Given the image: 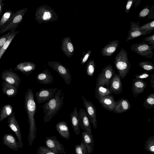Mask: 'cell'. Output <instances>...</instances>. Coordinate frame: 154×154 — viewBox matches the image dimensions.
Returning a JSON list of instances; mask_svg holds the SVG:
<instances>
[{
    "instance_id": "44",
    "label": "cell",
    "mask_w": 154,
    "mask_h": 154,
    "mask_svg": "<svg viewBox=\"0 0 154 154\" xmlns=\"http://www.w3.org/2000/svg\"><path fill=\"white\" fill-rule=\"evenodd\" d=\"M5 80L8 83L12 84L15 83V80L13 78L11 77H8L6 78Z\"/></svg>"
},
{
    "instance_id": "29",
    "label": "cell",
    "mask_w": 154,
    "mask_h": 154,
    "mask_svg": "<svg viewBox=\"0 0 154 154\" xmlns=\"http://www.w3.org/2000/svg\"><path fill=\"white\" fill-rule=\"evenodd\" d=\"M14 13L9 9L4 14L0 20V30L9 21Z\"/></svg>"
},
{
    "instance_id": "27",
    "label": "cell",
    "mask_w": 154,
    "mask_h": 154,
    "mask_svg": "<svg viewBox=\"0 0 154 154\" xmlns=\"http://www.w3.org/2000/svg\"><path fill=\"white\" fill-rule=\"evenodd\" d=\"M112 93L109 88L96 85L95 97L98 100L105 96L111 94Z\"/></svg>"
},
{
    "instance_id": "47",
    "label": "cell",
    "mask_w": 154,
    "mask_h": 154,
    "mask_svg": "<svg viewBox=\"0 0 154 154\" xmlns=\"http://www.w3.org/2000/svg\"><path fill=\"white\" fill-rule=\"evenodd\" d=\"M14 90L13 89L8 90L6 91V93L8 95H11L13 94L14 93Z\"/></svg>"
},
{
    "instance_id": "35",
    "label": "cell",
    "mask_w": 154,
    "mask_h": 154,
    "mask_svg": "<svg viewBox=\"0 0 154 154\" xmlns=\"http://www.w3.org/2000/svg\"><path fill=\"white\" fill-rule=\"evenodd\" d=\"M140 28L142 31L152 32L154 30V20L140 26Z\"/></svg>"
},
{
    "instance_id": "16",
    "label": "cell",
    "mask_w": 154,
    "mask_h": 154,
    "mask_svg": "<svg viewBox=\"0 0 154 154\" xmlns=\"http://www.w3.org/2000/svg\"><path fill=\"white\" fill-rule=\"evenodd\" d=\"M8 126L15 133L18 140L19 148L22 149L23 146L22 134L20 127L14 118H11L8 121Z\"/></svg>"
},
{
    "instance_id": "11",
    "label": "cell",
    "mask_w": 154,
    "mask_h": 154,
    "mask_svg": "<svg viewBox=\"0 0 154 154\" xmlns=\"http://www.w3.org/2000/svg\"><path fill=\"white\" fill-rule=\"evenodd\" d=\"M57 91V88H41L35 94L37 102L38 103H41L51 100Z\"/></svg>"
},
{
    "instance_id": "32",
    "label": "cell",
    "mask_w": 154,
    "mask_h": 154,
    "mask_svg": "<svg viewBox=\"0 0 154 154\" xmlns=\"http://www.w3.org/2000/svg\"><path fill=\"white\" fill-rule=\"evenodd\" d=\"M144 147L145 150L154 153V136L149 137L146 141Z\"/></svg>"
},
{
    "instance_id": "19",
    "label": "cell",
    "mask_w": 154,
    "mask_h": 154,
    "mask_svg": "<svg viewBox=\"0 0 154 154\" xmlns=\"http://www.w3.org/2000/svg\"><path fill=\"white\" fill-rule=\"evenodd\" d=\"M3 143L9 149L14 150H18L19 145L15 137L10 134H5L2 137Z\"/></svg>"
},
{
    "instance_id": "40",
    "label": "cell",
    "mask_w": 154,
    "mask_h": 154,
    "mask_svg": "<svg viewBox=\"0 0 154 154\" xmlns=\"http://www.w3.org/2000/svg\"><path fill=\"white\" fill-rule=\"evenodd\" d=\"M11 32L9 31L6 34L0 37V48L2 47L8 38Z\"/></svg>"
},
{
    "instance_id": "45",
    "label": "cell",
    "mask_w": 154,
    "mask_h": 154,
    "mask_svg": "<svg viewBox=\"0 0 154 154\" xmlns=\"http://www.w3.org/2000/svg\"><path fill=\"white\" fill-rule=\"evenodd\" d=\"M150 82L151 86L153 89H154V74H152L150 76Z\"/></svg>"
},
{
    "instance_id": "7",
    "label": "cell",
    "mask_w": 154,
    "mask_h": 154,
    "mask_svg": "<svg viewBox=\"0 0 154 154\" xmlns=\"http://www.w3.org/2000/svg\"><path fill=\"white\" fill-rule=\"evenodd\" d=\"M48 64L63 79L67 85L71 84V74L69 70L66 66L57 61H49Z\"/></svg>"
},
{
    "instance_id": "5",
    "label": "cell",
    "mask_w": 154,
    "mask_h": 154,
    "mask_svg": "<svg viewBox=\"0 0 154 154\" xmlns=\"http://www.w3.org/2000/svg\"><path fill=\"white\" fill-rule=\"evenodd\" d=\"M27 11V8H26L14 13L9 21L0 30V34L9 30L11 32L15 31L18 25L23 21V17Z\"/></svg>"
},
{
    "instance_id": "3",
    "label": "cell",
    "mask_w": 154,
    "mask_h": 154,
    "mask_svg": "<svg viewBox=\"0 0 154 154\" xmlns=\"http://www.w3.org/2000/svg\"><path fill=\"white\" fill-rule=\"evenodd\" d=\"M114 65L121 78H125L129 72L131 64L128 60V53L125 49L122 48L116 56Z\"/></svg>"
},
{
    "instance_id": "9",
    "label": "cell",
    "mask_w": 154,
    "mask_h": 154,
    "mask_svg": "<svg viewBox=\"0 0 154 154\" xmlns=\"http://www.w3.org/2000/svg\"><path fill=\"white\" fill-rule=\"evenodd\" d=\"M45 143L46 147L50 150L58 154H66L63 145L57 139L56 137H47Z\"/></svg>"
},
{
    "instance_id": "42",
    "label": "cell",
    "mask_w": 154,
    "mask_h": 154,
    "mask_svg": "<svg viewBox=\"0 0 154 154\" xmlns=\"http://www.w3.org/2000/svg\"><path fill=\"white\" fill-rule=\"evenodd\" d=\"M143 41L148 42L147 44L151 45L152 46L154 47V35L153 34L148 37L144 38L143 39Z\"/></svg>"
},
{
    "instance_id": "6",
    "label": "cell",
    "mask_w": 154,
    "mask_h": 154,
    "mask_svg": "<svg viewBox=\"0 0 154 154\" xmlns=\"http://www.w3.org/2000/svg\"><path fill=\"white\" fill-rule=\"evenodd\" d=\"M101 71L97 78L96 85L108 88L110 86V80L115 71L110 64L106 66Z\"/></svg>"
},
{
    "instance_id": "2",
    "label": "cell",
    "mask_w": 154,
    "mask_h": 154,
    "mask_svg": "<svg viewBox=\"0 0 154 154\" xmlns=\"http://www.w3.org/2000/svg\"><path fill=\"white\" fill-rule=\"evenodd\" d=\"M65 95L61 90H57L53 98L42 106L44 115L43 119L45 123L49 122L60 110L63 104Z\"/></svg>"
},
{
    "instance_id": "18",
    "label": "cell",
    "mask_w": 154,
    "mask_h": 154,
    "mask_svg": "<svg viewBox=\"0 0 154 154\" xmlns=\"http://www.w3.org/2000/svg\"><path fill=\"white\" fill-rule=\"evenodd\" d=\"M131 90L133 95L136 97L140 93H143L147 85V82L143 80L134 79L133 80Z\"/></svg>"
},
{
    "instance_id": "24",
    "label": "cell",
    "mask_w": 154,
    "mask_h": 154,
    "mask_svg": "<svg viewBox=\"0 0 154 154\" xmlns=\"http://www.w3.org/2000/svg\"><path fill=\"white\" fill-rule=\"evenodd\" d=\"M82 140L87 149L88 154L91 153L94 151V137L92 134L84 131L82 133Z\"/></svg>"
},
{
    "instance_id": "34",
    "label": "cell",
    "mask_w": 154,
    "mask_h": 154,
    "mask_svg": "<svg viewBox=\"0 0 154 154\" xmlns=\"http://www.w3.org/2000/svg\"><path fill=\"white\" fill-rule=\"evenodd\" d=\"M139 65L147 71L151 72L154 70V65L152 63L149 61H143L140 62Z\"/></svg>"
},
{
    "instance_id": "8",
    "label": "cell",
    "mask_w": 154,
    "mask_h": 154,
    "mask_svg": "<svg viewBox=\"0 0 154 154\" xmlns=\"http://www.w3.org/2000/svg\"><path fill=\"white\" fill-rule=\"evenodd\" d=\"M154 47L148 45L143 41L139 43L133 44L131 46V49L136 53L148 58H152L153 55L152 50Z\"/></svg>"
},
{
    "instance_id": "26",
    "label": "cell",
    "mask_w": 154,
    "mask_h": 154,
    "mask_svg": "<svg viewBox=\"0 0 154 154\" xmlns=\"http://www.w3.org/2000/svg\"><path fill=\"white\" fill-rule=\"evenodd\" d=\"M36 67V64L31 62H24L20 63L17 65L15 69L20 70L26 74H30Z\"/></svg>"
},
{
    "instance_id": "21",
    "label": "cell",
    "mask_w": 154,
    "mask_h": 154,
    "mask_svg": "<svg viewBox=\"0 0 154 154\" xmlns=\"http://www.w3.org/2000/svg\"><path fill=\"white\" fill-rule=\"evenodd\" d=\"M36 79L40 84L45 85L52 84L54 81L53 76L47 69L38 74Z\"/></svg>"
},
{
    "instance_id": "13",
    "label": "cell",
    "mask_w": 154,
    "mask_h": 154,
    "mask_svg": "<svg viewBox=\"0 0 154 154\" xmlns=\"http://www.w3.org/2000/svg\"><path fill=\"white\" fill-rule=\"evenodd\" d=\"M78 118L79 126L84 131L90 134L92 133L91 122L84 109L81 108L78 112Z\"/></svg>"
},
{
    "instance_id": "12",
    "label": "cell",
    "mask_w": 154,
    "mask_h": 154,
    "mask_svg": "<svg viewBox=\"0 0 154 154\" xmlns=\"http://www.w3.org/2000/svg\"><path fill=\"white\" fill-rule=\"evenodd\" d=\"M151 32H150L142 31L140 28V26L139 25L138 22L135 23L131 21L126 41H129L139 36L147 35Z\"/></svg>"
},
{
    "instance_id": "43",
    "label": "cell",
    "mask_w": 154,
    "mask_h": 154,
    "mask_svg": "<svg viewBox=\"0 0 154 154\" xmlns=\"http://www.w3.org/2000/svg\"><path fill=\"white\" fill-rule=\"evenodd\" d=\"M134 1L133 0H128L127 1L125 8V12L126 13H128L130 11Z\"/></svg>"
},
{
    "instance_id": "30",
    "label": "cell",
    "mask_w": 154,
    "mask_h": 154,
    "mask_svg": "<svg viewBox=\"0 0 154 154\" xmlns=\"http://www.w3.org/2000/svg\"><path fill=\"white\" fill-rule=\"evenodd\" d=\"M96 67L94 60L90 59L86 64L85 69L87 75L91 78L93 77Z\"/></svg>"
},
{
    "instance_id": "17",
    "label": "cell",
    "mask_w": 154,
    "mask_h": 154,
    "mask_svg": "<svg viewBox=\"0 0 154 154\" xmlns=\"http://www.w3.org/2000/svg\"><path fill=\"white\" fill-rule=\"evenodd\" d=\"M62 51L68 58L71 57L74 53V48L69 36L64 37L62 40Z\"/></svg>"
},
{
    "instance_id": "28",
    "label": "cell",
    "mask_w": 154,
    "mask_h": 154,
    "mask_svg": "<svg viewBox=\"0 0 154 154\" xmlns=\"http://www.w3.org/2000/svg\"><path fill=\"white\" fill-rule=\"evenodd\" d=\"M19 31H15L10 33V35L4 45L0 48V60L3 54L8 48L13 39L16 35L19 32Z\"/></svg>"
},
{
    "instance_id": "39",
    "label": "cell",
    "mask_w": 154,
    "mask_h": 154,
    "mask_svg": "<svg viewBox=\"0 0 154 154\" xmlns=\"http://www.w3.org/2000/svg\"><path fill=\"white\" fill-rule=\"evenodd\" d=\"M91 51L89 50L84 53V54L81 61V64L83 65L85 64L90 57Z\"/></svg>"
},
{
    "instance_id": "25",
    "label": "cell",
    "mask_w": 154,
    "mask_h": 154,
    "mask_svg": "<svg viewBox=\"0 0 154 154\" xmlns=\"http://www.w3.org/2000/svg\"><path fill=\"white\" fill-rule=\"evenodd\" d=\"M70 119L73 131L76 135L80 133L79 125L78 118V112L77 108L75 107L70 114Z\"/></svg>"
},
{
    "instance_id": "22",
    "label": "cell",
    "mask_w": 154,
    "mask_h": 154,
    "mask_svg": "<svg viewBox=\"0 0 154 154\" xmlns=\"http://www.w3.org/2000/svg\"><path fill=\"white\" fill-rule=\"evenodd\" d=\"M55 128L61 137L66 140H69L70 134L67 124L65 121L58 122L56 125Z\"/></svg>"
},
{
    "instance_id": "1",
    "label": "cell",
    "mask_w": 154,
    "mask_h": 154,
    "mask_svg": "<svg viewBox=\"0 0 154 154\" xmlns=\"http://www.w3.org/2000/svg\"><path fill=\"white\" fill-rule=\"evenodd\" d=\"M25 107L28 114L29 124V134L28 137L29 146H31L36 138L37 128L35 119L37 106L34 100L33 93L32 89H29L25 94Z\"/></svg>"
},
{
    "instance_id": "46",
    "label": "cell",
    "mask_w": 154,
    "mask_h": 154,
    "mask_svg": "<svg viewBox=\"0 0 154 154\" xmlns=\"http://www.w3.org/2000/svg\"><path fill=\"white\" fill-rule=\"evenodd\" d=\"M3 0H0V16L2 14L3 7L5 4L3 3Z\"/></svg>"
},
{
    "instance_id": "41",
    "label": "cell",
    "mask_w": 154,
    "mask_h": 154,
    "mask_svg": "<svg viewBox=\"0 0 154 154\" xmlns=\"http://www.w3.org/2000/svg\"><path fill=\"white\" fill-rule=\"evenodd\" d=\"M149 76V75L147 71H145L139 74H137L134 75L136 79L143 80L147 78Z\"/></svg>"
},
{
    "instance_id": "14",
    "label": "cell",
    "mask_w": 154,
    "mask_h": 154,
    "mask_svg": "<svg viewBox=\"0 0 154 154\" xmlns=\"http://www.w3.org/2000/svg\"><path fill=\"white\" fill-rule=\"evenodd\" d=\"M121 81L119 75L115 73L110 80L109 87L112 93L119 94L122 92L123 85Z\"/></svg>"
},
{
    "instance_id": "10",
    "label": "cell",
    "mask_w": 154,
    "mask_h": 154,
    "mask_svg": "<svg viewBox=\"0 0 154 154\" xmlns=\"http://www.w3.org/2000/svg\"><path fill=\"white\" fill-rule=\"evenodd\" d=\"M82 98L84 105L90 122L92 124L94 128L96 129L97 121L96 108L91 101L87 100L84 96L82 97Z\"/></svg>"
},
{
    "instance_id": "36",
    "label": "cell",
    "mask_w": 154,
    "mask_h": 154,
    "mask_svg": "<svg viewBox=\"0 0 154 154\" xmlns=\"http://www.w3.org/2000/svg\"><path fill=\"white\" fill-rule=\"evenodd\" d=\"M149 8V5H147L138 14L139 18L140 19H143L148 16L150 12V9Z\"/></svg>"
},
{
    "instance_id": "33",
    "label": "cell",
    "mask_w": 154,
    "mask_h": 154,
    "mask_svg": "<svg viewBox=\"0 0 154 154\" xmlns=\"http://www.w3.org/2000/svg\"><path fill=\"white\" fill-rule=\"evenodd\" d=\"M75 154H88L87 149L82 140L80 144H77L74 147Z\"/></svg>"
},
{
    "instance_id": "31",
    "label": "cell",
    "mask_w": 154,
    "mask_h": 154,
    "mask_svg": "<svg viewBox=\"0 0 154 154\" xmlns=\"http://www.w3.org/2000/svg\"><path fill=\"white\" fill-rule=\"evenodd\" d=\"M143 105L146 109L154 107V93L150 94L144 100Z\"/></svg>"
},
{
    "instance_id": "37",
    "label": "cell",
    "mask_w": 154,
    "mask_h": 154,
    "mask_svg": "<svg viewBox=\"0 0 154 154\" xmlns=\"http://www.w3.org/2000/svg\"><path fill=\"white\" fill-rule=\"evenodd\" d=\"M37 154H56L48 149L46 146H41L39 147Z\"/></svg>"
},
{
    "instance_id": "23",
    "label": "cell",
    "mask_w": 154,
    "mask_h": 154,
    "mask_svg": "<svg viewBox=\"0 0 154 154\" xmlns=\"http://www.w3.org/2000/svg\"><path fill=\"white\" fill-rule=\"evenodd\" d=\"M131 105L128 99L122 98L119 100L113 112L116 113H122L129 110Z\"/></svg>"
},
{
    "instance_id": "38",
    "label": "cell",
    "mask_w": 154,
    "mask_h": 154,
    "mask_svg": "<svg viewBox=\"0 0 154 154\" xmlns=\"http://www.w3.org/2000/svg\"><path fill=\"white\" fill-rule=\"evenodd\" d=\"M2 116L0 117V121L10 115L12 112L11 109L9 106H6L2 111Z\"/></svg>"
},
{
    "instance_id": "15",
    "label": "cell",
    "mask_w": 154,
    "mask_h": 154,
    "mask_svg": "<svg viewBox=\"0 0 154 154\" xmlns=\"http://www.w3.org/2000/svg\"><path fill=\"white\" fill-rule=\"evenodd\" d=\"M98 100L104 109L110 112L113 111L119 101V100L116 101L115 100L112 94L103 97Z\"/></svg>"
},
{
    "instance_id": "20",
    "label": "cell",
    "mask_w": 154,
    "mask_h": 154,
    "mask_svg": "<svg viewBox=\"0 0 154 154\" xmlns=\"http://www.w3.org/2000/svg\"><path fill=\"white\" fill-rule=\"evenodd\" d=\"M119 44V41L118 40L110 41L102 48L100 54L103 57L111 56L116 51Z\"/></svg>"
},
{
    "instance_id": "4",
    "label": "cell",
    "mask_w": 154,
    "mask_h": 154,
    "mask_svg": "<svg viewBox=\"0 0 154 154\" xmlns=\"http://www.w3.org/2000/svg\"><path fill=\"white\" fill-rule=\"evenodd\" d=\"M35 19L39 24L53 22L58 20V16L51 7L46 5L40 6L36 10Z\"/></svg>"
}]
</instances>
